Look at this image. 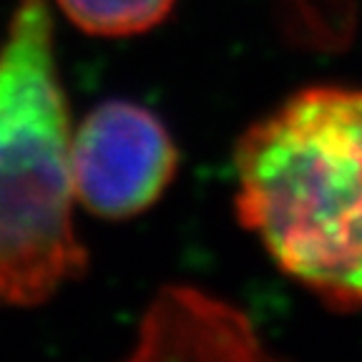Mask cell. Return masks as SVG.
Returning a JSON list of instances; mask_svg holds the SVG:
<instances>
[{
    "label": "cell",
    "instance_id": "6da1fadb",
    "mask_svg": "<svg viewBox=\"0 0 362 362\" xmlns=\"http://www.w3.org/2000/svg\"><path fill=\"white\" fill-rule=\"evenodd\" d=\"M237 216L279 269L337 312L362 310V88L310 86L234 151Z\"/></svg>",
    "mask_w": 362,
    "mask_h": 362
},
{
    "label": "cell",
    "instance_id": "7a4b0ae2",
    "mask_svg": "<svg viewBox=\"0 0 362 362\" xmlns=\"http://www.w3.org/2000/svg\"><path fill=\"white\" fill-rule=\"evenodd\" d=\"M71 116L48 0H16L0 51V307L43 305L83 277Z\"/></svg>",
    "mask_w": 362,
    "mask_h": 362
},
{
    "label": "cell",
    "instance_id": "3957f363",
    "mask_svg": "<svg viewBox=\"0 0 362 362\" xmlns=\"http://www.w3.org/2000/svg\"><path fill=\"white\" fill-rule=\"evenodd\" d=\"M179 151L164 121L131 101L96 106L71 141L76 199L101 219L146 211L169 189Z\"/></svg>",
    "mask_w": 362,
    "mask_h": 362
},
{
    "label": "cell",
    "instance_id": "277c9868",
    "mask_svg": "<svg viewBox=\"0 0 362 362\" xmlns=\"http://www.w3.org/2000/svg\"><path fill=\"white\" fill-rule=\"evenodd\" d=\"M259 360L267 357L249 320L192 287H164L148 307L131 360Z\"/></svg>",
    "mask_w": 362,
    "mask_h": 362
},
{
    "label": "cell",
    "instance_id": "5b68a950",
    "mask_svg": "<svg viewBox=\"0 0 362 362\" xmlns=\"http://www.w3.org/2000/svg\"><path fill=\"white\" fill-rule=\"evenodd\" d=\"M274 16L284 38L310 51H342L357 30L355 0H277Z\"/></svg>",
    "mask_w": 362,
    "mask_h": 362
},
{
    "label": "cell",
    "instance_id": "8992f818",
    "mask_svg": "<svg viewBox=\"0 0 362 362\" xmlns=\"http://www.w3.org/2000/svg\"><path fill=\"white\" fill-rule=\"evenodd\" d=\"M76 28L103 38L146 33L166 21L176 0H56Z\"/></svg>",
    "mask_w": 362,
    "mask_h": 362
}]
</instances>
